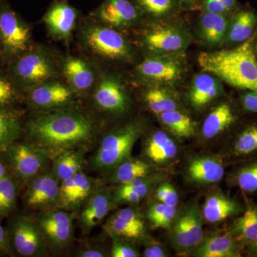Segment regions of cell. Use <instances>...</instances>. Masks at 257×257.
Instances as JSON below:
<instances>
[{"label":"cell","mask_w":257,"mask_h":257,"mask_svg":"<svg viewBox=\"0 0 257 257\" xmlns=\"http://www.w3.org/2000/svg\"><path fill=\"white\" fill-rule=\"evenodd\" d=\"M28 131L32 142L54 159L62 152L85 146L94 137L95 125L82 113L57 111L32 119Z\"/></svg>","instance_id":"obj_1"},{"label":"cell","mask_w":257,"mask_h":257,"mask_svg":"<svg viewBox=\"0 0 257 257\" xmlns=\"http://www.w3.org/2000/svg\"><path fill=\"white\" fill-rule=\"evenodd\" d=\"M253 39L231 50L202 52L198 62L204 72L212 74L232 87L257 92V61Z\"/></svg>","instance_id":"obj_2"},{"label":"cell","mask_w":257,"mask_h":257,"mask_svg":"<svg viewBox=\"0 0 257 257\" xmlns=\"http://www.w3.org/2000/svg\"><path fill=\"white\" fill-rule=\"evenodd\" d=\"M143 132V124L136 121L106 134L91 158V167L99 172H112L130 157L135 143Z\"/></svg>","instance_id":"obj_3"},{"label":"cell","mask_w":257,"mask_h":257,"mask_svg":"<svg viewBox=\"0 0 257 257\" xmlns=\"http://www.w3.org/2000/svg\"><path fill=\"white\" fill-rule=\"evenodd\" d=\"M8 163L15 177L23 182H29L46 171L50 155L33 142H14L4 152Z\"/></svg>","instance_id":"obj_4"},{"label":"cell","mask_w":257,"mask_h":257,"mask_svg":"<svg viewBox=\"0 0 257 257\" xmlns=\"http://www.w3.org/2000/svg\"><path fill=\"white\" fill-rule=\"evenodd\" d=\"M202 211L194 203L181 209L172 223L171 241L179 253L193 251L204 239Z\"/></svg>","instance_id":"obj_5"},{"label":"cell","mask_w":257,"mask_h":257,"mask_svg":"<svg viewBox=\"0 0 257 257\" xmlns=\"http://www.w3.org/2000/svg\"><path fill=\"white\" fill-rule=\"evenodd\" d=\"M35 221L52 251H62L70 244L73 238V215L69 211L59 208L41 211Z\"/></svg>","instance_id":"obj_6"},{"label":"cell","mask_w":257,"mask_h":257,"mask_svg":"<svg viewBox=\"0 0 257 257\" xmlns=\"http://www.w3.org/2000/svg\"><path fill=\"white\" fill-rule=\"evenodd\" d=\"M10 243L20 256H45L49 246L35 219L21 216L15 219L10 229Z\"/></svg>","instance_id":"obj_7"},{"label":"cell","mask_w":257,"mask_h":257,"mask_svg":"<svg viewBox=\"0 0 257 257\" xmlns=\"http://www.w3.org/2000/svg\"><path fill=\"white\" fill-rule=\"evenodd\" d=\"M60 181L53 170H46L30 181L25 195L28 207L47 210L59 207Z\"/></svg>","instance_id":"obj_8"},{"label":"cell","mask_w":257,"mask_h":257,"mask_svg":"<svg viewBox=\"0 0 257 257\" xmlns=\"http://www.w3.org/2000/svg\"><path fill=\"white\" fill-rule=\"evenodd\" d=\"M86 43L101 57L111 60H125L130 55V47L122 35L113 29L92 26L86 30Z\"/></svg>","instance_id":"obj_9"},{"label":"cell","mask_w":257,"mask_h":257,"mask_svg":"<svg viewBox=\"0 0 257 257\" xmlns=\"http://www.w3.org/2000/svg\"><path fill=\"white\" fill-rule=\"evenodd\" d=\"M30 40L28 27L8 7L0 8V42L7 53L18 55L28 48Z\"/></svg>","instance_id":"obj_10"},{"label":"cell","mask_w":257,"mask_h":257,"mask_svg":"<svg viewBox=\"0 0 257 257\" xmlns=\"http://www.w3.org/2000/svg\"><path fill=\"white\" fill-rule=\"evenodd\" d=\"M104 229L110 236L128 241L143 239L146 234V225L143 216L137 209L126 207L111 215Z\"/></svg>","instance_id":"obj_11"},{"label":"cell","mask_w":257,"mask_h":257,"mask_svg":"<svg viewBox=\"0 0 257 257\" xmlns=\"http://www.w3.org/2000/svg\"><path fill=\"white\" fill-rule=\"evenodd\" d=\"M183 66L180 60L173 56L149 57L138 67V73L144 78L154 82L172 83L182 75Z\"/></svg>","instance_id":"obj_12"},{"label":"cell","mask_w":257,"mask_h":257,"mask_svg":"<svg viewBox=\"0 0 257 257\" xmlns=\"http://www.w3.org/2000/svg\"><path fill=\"white\" fill-rule=\"evenodd\" d=\"M143 42L148 50L160 54L179 52L187 45L183 33L167 25H157L150 29L144 36Z\"/></svg>","instance_id":"obj_13"},{"label":"cell","mask_w":257,"mask_h":257,"mask_svg":"<svg viewBox=\"0 0 257 257\" xmlns=\"http://www.w3.org/2000/svg\"><path fill=\"white\" fill-rule=\"evenodd\" d=\"M15 70L19 78L30 85L42 84L53 74L50 61L40 52H32L20 57Z\"/></svg>","instance_id":"obj_14"},{"label":"cell","mask_w":257,"mask_h":257,"mask_svg":"<svg viewBox=\"0 0 257 257\" xmlns=\"http://www.w3.org/2000/svg\"><path fill=\"white\" fill-rule=\"evenodd\" d=\"M94 99L98 107L112 114H121L128 108V99L124 87L114 77H106L101 81Z\"/></svg>","instance_id":"obj_15"},{"label":"cell","mask_w":257,"mask_h":257,"mask_svg":"<svg viewBox=\"0 0 257 257\" xmlns=\"http://www.w3.org/2000/svg\"><path fill=\"white\" fill-rule=\"evenodd\" d=\"M30 98L32 104L39 109H59L68 105L72 94L60 83H42L32 91Z\"/></svg>","instance_id":"obj_16"},{"label":"cell","mask_w":257,"mask_h":257,"mask_svg":"<svg viewBox=\"0 0 257 257\" xmlns=\"http://www.w3.org/2000/svg\"><path fill=\"white\" fill-rule=\"evenodd\" d=\"M77 13L70 5L56 3L44 16L43 20L51 35L58 40H67L72 35Z\"/></svg>","instance_id":"obj_17"},{"label":"cell","mask_w":257,"mask_h":257,"mask_svg":"<svg viewBox=\"0 0 257 257\" xmlns=\"http://www.w3.org/2000/svg\"><path fill=\"white\" fill-rule=\"evenodd\" d=\"M103 23L114 28H126L139 18L138 10L128 0H106L98 11Z\"/></svg>","instance_id":"obj_18"},{"label":"cell","mask_w":257,"mask_h":257,"mask_svg":"<svg viewBox=\"0 0 257 257\" xmlns=\"http://www.w3.org/2000/svg\"><path fill=\"white\" fill-rule=\"evenodd\" d=\"M224 175L222 162L216 157H201L191 161L187 167V175L194 183H217Z\"/></svg>","instance_id":"obj_19"},{"label":"cell","mask_w":257,"mask_h":257,"mask_svg":"<svg viewBox=\"0 0 257 257\" xmlns=\"http://www.w3.org/2000/svg\"><path fill=\"white\" fill-rule=\"evenodd\" d=\"M221 87L216 77L204 72L194 77L189 92L191 104L196 109H202L220 94Z\"/></svg>","instance_id":"obj_20"},{"label":"cell","mask_w":257,"mask_h":257,"mask_svg":"<svg viewBox=\"0 0 257 257\" xmlns=\"http://www.w3.org/2000/svg\"><path fill=\"white\" fill-rule=\"evenodd\" d=\"M239 242L229 234H215L203 239L192 252L197 257H238Z\"/></svg>","instance_id":"obj_21"},{"label":"cell","mask_w":257,"mask_h":257,"mask_svg":"<svg viewBox=\"0 0 257 257\" xmlns=\"http://www.w3.org/2000/svg\"><path fill=\"white\" fill-rule=\"evenodd\" d=\"M239 204L220 192L208 196L203 204V220L210 224L221 222L239 214Z\"/></svg>","instance_id":"obj_22"},{"label":"cell","mask_w":257,"mask_h":257,"mask_svg":"<svg viewBox=\"0 0 257 257\" xmlns=\"http://www.w3.org/2000/svg\"><path fill=\"white\" fill-rule=\"evenodd\" d=\"M160 179V177L150 175L118 186L113 190L115 202L117 204L140 202L148 195Z\"/></svg>","instance_id":"obj_23"},{"label":"cell","mask_w":257,"mask_h":257,"mask_svg":"<svg viewBox=\"0 0 257 257\" xmlns=\"http://www.w3.org/2000/svg\"><path fill=\"white\" fill-rule=\"evenodd\" d=\"M147 157L154 163L164 164L173 160L178 148L174 140L163 131L152 134L145 147Z\"/></svg>","instance_id":"obj_24"},{"label":"cell","mask_w":257,"mask_h":257,"mask_svg":"<svg viewBox=\"0 0 257 257\" xmlns=\"http://www.w3.org/2000/svg\"><path fill=\"white\" fill-rule=\"evenodd\" d=\"M152 167L150 164L140 159L128 157L120 163L108 179V182L116 185L127 184L132 181L152 175Z\"/></svg>","instance_id":"obj_25"},{"label":"cell","mask_w":257,"mask_h":257,"mask_svg":"<svg viewBox=\"0 0 257 257\" xmlns=\"http://www.w3.org/2000/svg\"><path fill=\"white\" fill-rule=\"evenodd\" d=\"M234 121L231 106L222 103L216 106L207 116L202 125V135L205 139H212L223 133Z\"/></svg>","instance_id":"obj_26"},{"label":"cell","mask_w":257,"mask_h":257,"mask_svg":"<svg viewBox=\"0 0 257 257\" xmlns=\"http://www.w3.org/2000/svg\"><path fill=\"white\" fill-rule=\"evenodd\" d=\"M81 149H74L62 152L54 158L52 167L60 182L72 178L82 171L84 163V152Z\"/></svg>","instance_id":"obj_27"},{"label":"cell","mask_w":257,"mask_h":257,"mask_svg":"<svg viewBox=\"0 0 257 257\" xmlns=\"http://www.w3.org/2000/svg\"><path fill=\"white\" fill-rule=\"evenodd\" d=\"M64 72L69 84L76 90H87L94 82L92 69L81 59H68L64 63Z\"/></svg>","instance_id":"obj_28"},{"label":"cell","mask_w":257,"mask_h":257,"mask_svg":"<svg viewBox=\"0 0 257 257\" xmlns=\"http://www.w3.org/2000/svg\"><path fill=\"white\" fill-rule=\"evenodd\" d=\"M229 234L238 242L247 245L257 236V205L248 207L243 215L236 218L230 228Z\"/></svg>","instance_id":"obj_29"},{"label":"cell","mask_w":257,"mask_h":257,"mask_svg":"<svg viewBox=\"0 0 257 257\" xmlns=\"http://www.w3.org/2000/svg\"><path fill=\"white\" fill-rule=\"evenodd\" d=\"M227 20L223 15L207 13L201 19V37L209 45H220L227 35Z\"/></svg>","instance_id":"obj_30"},{"label":"cell","mask_w":257,"mask_h":257,"mask_svg":"<svg viewBox=\"0 0 257 257\" xmlns=\"http://www.w3.org/2000/svg\"><path fill=\"white\" fill-rule=\"evenodd\" d=\"M158 116L164 126L177 138H190L195 134L196 123L178 109L162 113Z\"/></svg>","instance_id":"obj_31"},{"label":"cell","mask_w":257,"mask_h":257,"mask_svg":"<svg viewBox=\"0 0 257 257\" xmlns=\"http://www.w3.org/2000/svg\"><path fill=\"white\" fill-rule=\"evenodd\" d=\"M256 23V18L253 12L242 11L236 15L227 30L226 35L229 41L243 42L248 40Z\"/></svg>","instance_id":"obj_32"},{"label":"cell","mask_w":257,"mask_h":257,"mask_svg":"<svg viewBox=\"0 0 257 257\" xmlns=\"http://www.w3.org/2000/svg\"><path fill=\"white\" fill-rule=\"evenodd\" d=\"M145 101L157 116L167 111L178 109V103L168 91L162 88H152L145 93Z\"/></svg>","instance_id":"obj_33"},{"label":"cell","mask_w":257,"mask_h":257,"mask_svg":"<svg viewBox=\"0 0 257 257\" xmlns=\"http://www.w3.org/2000/svg\"><path fill=\"white\" fill-rule=\"evenodd\" d=\"M18 185L10 175L0 179V219L9 215L16 207Z\"/></svg>","instance_id":"obj_34"},{"label":"cell","mask_w":257,"mask_h":257,"mask_svg":"<svg viewBox=\"0 0 257 257\" xmlns=\"http://www.w3.org/2000/svg\"><path fill=\"white\" fill-rule=\"evenodd\" d=\"M177 215V207L158 202L152 204L147 212V218L155 229H170Z\"/></svg>","instance_id":"obj_35"},{"label":"cell","mask_w":257,"mask_h":257,"mask_svg":"<svg viewBox=\"0 0 257 257\" xmlns=\"http://www.w3.org/2000/svg\"><path fill=\"white\" fill-rule=\"evenodd\" d=\"M20 126L18 119L0 111V153H3L20 135Z\"/></svg>","instance_id":"obj_36"},{"label":"cell","mask_w":257,"mask_h":257,"mask_svg":"<svg viewBox=\"0 0 257 257\" xmlns=\"http://www.w3.org/2000/svg\"><path fill=\"white\" fill-rule=\"evenodd\" d=\"M76 183V208L80 207L91 197L96 189V180L82 171L74 176Z\"/></svg>","instance_id":"obj_37"},{"label":"cell","mask_w":257,"mask_h":257,"mask_svg":"<svg viewBox=\"0 0 257 257\" xmlns=\"http://www.w3.org/2000/svg\"><path fill=\"white\" fill-rule=\"evenodd\" d=\"M257 150V126L253 125L243 130L236 139L234 146L235 155H249Z\"/></svg>","instance_id":"obj_38"},{"label":"cell","mask_w":257,"mask_h":257,"mask_svg":"<svg viewBox=\"0 0 257 257\" xmlns=\"http://www.w3.org/2000/svg\"><path fill=\"white\" fill-rule=\"evenodd\" d=\"M76 183L74 177L60 182L59 209L71 211L77 209L75 204Z\"/></svg>","instance_id":"obj_39"},{"label":"cell","mask_w":257,"mask_h":257,"mask_svg":"<svg viewBox=\"0 0 257 257\" xmlns=\"http://www.w3.org/2000/svg\"><path fill=\"white\" fill-rule=\"evenodd\" d=\"M236 182L241 190L246 192L257 191V162L243 167L238 172Z\"/></svg>","instance_id":"obj_40"},{"label":"cell","mask_w":257,"mask_h":257,"mask_svg":"<svg viewBox=\"0 0 257 257\" xmlns=\"http://www.w3.org/2000/svg\"><path fill=\"white\" fill-rule=\"evenodd\" d=\"M138 2L144 10L155 16L167 14L174 6L173 0H138Z\"/></svg>","instance_id":"obj_41"},{"label":"cell","mask_w":257,"mask_h":257,"mask_svg":"<svg viewBox=\"0 0 257 257\" xmlns=\"http://www.w3.org/2000/svg\"><path fill=\"white\" fill-rule=\"evenodd\" d=\"M155 197L159 202L177 207L179 204V195L175 187L170 183L164 182L158 186Z\"/></svg>","instance_id":"obj_42"},{"label":"cell","mask_w":257,"mask_h":257,"mask_svg":"<svg viewBox=\"0 0 257 257\" xmlns=\"http://www.w3.org/2000/svg\"><path fill=\"white\" fill-rule=\"evenodd\" d=\"M111 256L112 257H138L139 253L134 246L126 240L111 236Z\"/></svg>","instance_id":"obj_43"},{"label":"cell","mask_w":257,"mask_h":257,"mask_svg":"<svg viewBox=\"0 0 257 257\" xmlns=\"http://www.w3.org/2000/svg\"><path fill=\"white\" fill-rule=\"evenodd\" d=\"M14 96V88L11 83L0 77V106L10 103L13 100Z\"/></svg>","instance_id":"obj_44"},{"label":"cell","mask_w":257,"mask_h":257,"mask_svg":"<svg viewBox=\"0 0 257 257\" xmlns=\"http://www.w3.org/2000/svg\"><path fill=\"white\" fill-rule=\"evenodd\" d=\"M145 257H166L168 256L165 247L157 241H152L147 242L144 250Z\"/></svg>","instance_id":"obj_45"},{"label":"cell","mask_w":257,"mask_h":257,"mask_svg":"<svg viewBox=\"0 0 257 257\" xmlns=\"http://www.w3.org/2000/svg\"><path fill=\"white\" fill-rule=\"evenodd\" d=\"M242 104L246 110L257 113V92L249 91L242 97Z\"/></svg>","instance_id":"obj_46"},{"label":"cell","mask_w":257,"mask_h":257,"mask_svg":"<svg viewBox=\"0 0 257 257\" xmlns=\"http://www.w3.org/2000/svg\"><path fill=\"white\" fill-rule=\"evenodd\" d=\"M204 8L207 13L214 14L223 15L227 12L219 0H206Z\"/></svg>","instance_id":"obj_47"},{"label":"cell","mask_w":257,"mask_h":257,"mask_svg":"<svg viewBox=\"0 0 257 257\" xmlns=\"http://www.w3.org/2000/svg\"><path fill=\"white\" fill-rule=\"evenodd\" d=\"M0 251L7 254H11L12 246L9 236L0 223Z\"/></svg>","instance_id":"obj_48"},{"label":"cell","mask_w":257,"mask_h":257,"mask_svg":"<svg viewBox=\"0 0 257 257\" xmlns=\"http://www.w3.org/2000/svg\"><path fill=\"white\" fill-rule=\"evenodd\" d=\"M79 257H104L106 253L101 248L97 247H86L81 248L77 253Z\"/></svg>","instance_id":"obj_49"},{"label":"cell","mask_w":257,"mask_h":257,"mask_svg":"<svg viewBox=\"0 0 257 257\" xmlns=\"http://www.w3.org/2000/svg\"><path fill=\"white\" fill-rule=\"evenodd\" d=\"M248 251L251 256H257V236L247 245Z\"/></svg>","instance_id":"obj_50"},{"label":"cell","mask_w":257,"mask_h":257,"mask_svg":"<svg viewBox=\"0 0 257 257\" xmlns=\"http://www.w3.org/2000/svg\"><path fill=\"white\" fill-rule=\"evenodd\" d=\"M219 1L227 12L232 9L235 5V0H219Z\"/></svg>","instance_id":"obj_51"},{"label":"cell","mask_w":257,"mask_h":257,"mask_svg":"<svg viewBox=\"0 0 257 257\" xmlns=\"http://www.w3.org/2000/svg\"><path fill=\"white\" fill-rule=\"evenodd\" d=\"M8 175V167L3 161L0 160V179Z\"/></svg>","instance_id":"obj_52"},{"label":"cell","mask_w":257,"mask_h":257,"mask_svg":"<svg viewBox=\"0 0 257 257\" xmlns=\"http://www.w3.org/2000/svg\"><path fill=\"white\" fill-rule=\"evenodd\" d=\"M197 0H181L182 3L186 5H192L193 3H195Z\"/></svg>","instance_id":"obj_53"},{"label":"cell","mask_w":257,"mask_h":257,"mask_svg":"<svg viewBox=\"0 0 257 257\" xmlns=\"http://www.w3.org/2000/svg\"><path fill=\"white\" fill-rule=\"evenodd\" d=\"M2 253H4L3 252V251H0V254H2Z\"/></svg>","instance_id":"obj_54"},{"label":"cell","mask_w":257,"mask_h":257,"mask_svg":"<svg viewBox=\"0 0 257 257\" xmlns=\"http://www.w3.org/2000/svg\"><path fill=\"white\" fill-rule=\"evenodd\" d=\"M256 53H257V45H256Z\"/></svg>","instance_id":"obj_55"},{"label":"cell","mask_w":257,"mask_h":257,"mask_svg":"<svg viewBox=\"0 0 257 257\" xmlns=\"http://www.w3.org/2000/svg\"><path fill=\"white\" fill-rule=\"evenodd\" d=\"M0 54H1V50H0Z\"/></svg>","instance_id":"obj_56"}]
</instances>
